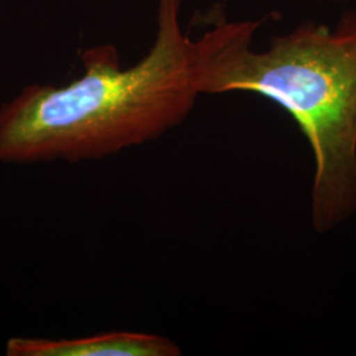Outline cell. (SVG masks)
<instances>
[{
	"mask_svg": "<svg viewBox=\"0 0 356 356\" xmlns=\"http://www.w3.org/2000/svg\"><path fill=\"white\" fill-rule=\"evenodd\" d=\"M64 86L28 85L0 106V164L97 161L179 126L201 90L200 45L181 24V0H157L152 48L122 69L113 45L82 54Z\"/></svg>",
	"mask_w": 356,
	"mask_h": 356,
	"instance_id": "6da1fadb",
	"label": "cell"
},
{
	"mask_svg": "<svg viewBox=\"0 0 356 356\" xmlns=\"http://www.w3.org/2000/svg\"><path fill=\"white\" fill-rule=\"evenodd\" d=\"M260 22H220L198 38L202 94L248 91L277 103L314 156L312 223L318 232L356 210V13L306 22L251 49Z\"/></svg>",
	"mask_w": 356,
	"mask_h": 356,
	"instance_id": "7a4b0ae2",
	"label": "cell"
},
{
	"mask_svg": "<svg viewBox=\"0 0 356 356\" xmlns=\"http://www.w3.org/2000/svg\"><path fill=\"white\" fill-rule=\"evenodd\" d=\"M8 356H178L181 350L165 337L111 331L73 339L10 338Z\"/></svg>",
	"mask_w": 356,
	"mask_h": 356,
	"instance_id": "3957f363",
	"label": "cell"
},
{
	"mask_svg": "<svg viewBox=\"0 0 356 356\" xmlns=\"http://www.w3.org/2000/svg\"><path fill=\"white\" fill-rule=\"evenodd\" d=\"M329 1H351V0H329Z\"/></svg>",
	"mask_w": 356,
	"mask_h": 356,
	"instance_id": "277c9868",
	"label": "cell"
}]
</instances>
